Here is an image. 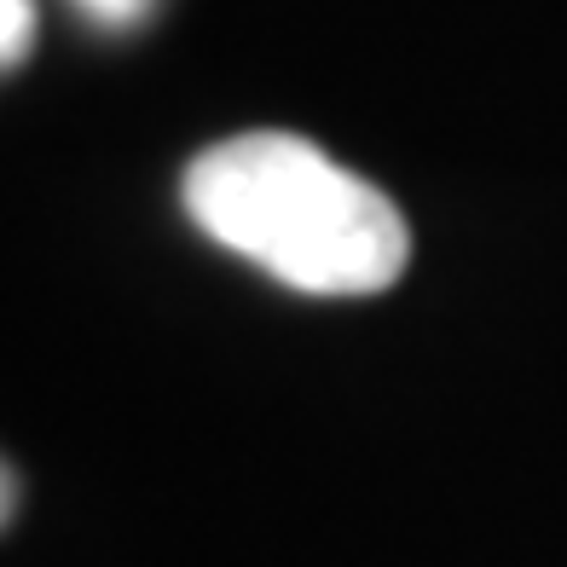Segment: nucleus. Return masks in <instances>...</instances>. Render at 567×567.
Listing matches in <instances>:
<instances>
[{"label": "nucleus", "mask_w": 567, "mask_h": 567, "mask_svg": "<svg viewBox=\"0 0 567 567\" xmlns=\"http://www.w3.org/2000/svg\"><path fill=\"white\" fill-rule=\"evenodd\" d=\"M186 215L301 296H377L411 255L394 197L296 134H238L203 151L186 168Z\"/></svg>", "instance_id": "1"}, {"label": "nucleus", "mask_w": 567, "mask_h": 567, "mask_svg": "<svg viewBox=\"0 0 567 567\" xmlns=\"http://www.w3.org/2000/svg\"><path fill=\"white\" fill-rule=\"evenodd\" d=\"M35 47V0H0V70L23 64Z\"/></svg>", "instance_id": "2"}, {"label": "nucleus", "mask_w": 567, "mask_h": 567, "mask_svg": "<svg viewBox=\"0 0 567 567\" xmlns=\"http://www.w3.org/2000/svg\"><path fill=\"white\" fill-rule=\"evenodd\" d=\"M93 23H111V30H134V23H145L151 18V7L157 0H75Z\"/></svg>", "instance_id": "3"}, {"label": "nucleus", "mask_w": 567, "mask_h": 567, "mask_svg": "<svg viewBox=\"0 0 567 567\" xmlns=\"http://www.w3.org/2000/svg\"><path fill=\"white\" fill-rule=\"evenodd\" d=\"M12 509H18V481H12L7 463H0V527L12 522Z\"/></svg>", "instance_id": "4"}]
</instances>
